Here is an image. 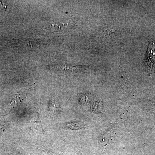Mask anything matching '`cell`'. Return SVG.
Wrapping results in <instances>:
<instances>
[{
    "instance_id": "obj_1",
    "label": "cell",
    "mask_w": 155,
    "mask_h": 155,
    "mask_svg": "<svg viewBox=\"0 0 155 155\" xmlns=\"http://www.w3.org/2000/svg\"><path fill=\"white\" fill-rule=\"evenodd\" d=\"M145 65L149 69H153L155 67V41H151L149 45Z\"/></svg>"
},
{
    "instance_id": "obj_2",
    "label": "cell",
    "mask_w": 155,
    "mask_h": 155,
    "mask_svg": "<svg viewBox=\"0 0 155 155\" xmlns=\"http://www.w3.org/2000/svg\"><path fill=\"white\" fill-rule=\"evenodd\" d=\"M33 127L35 130L41 133H44L41 120L39 118L38 114L36 113L31 119V121Z\"/></svg>"
},
{
    "instance_id": "obj_3",
    "label": "cell",
    "mask_w": 155,
    "mask_h": 155,
    "mask_svg": "<svg viewBox=\"0 0 155 155\" xmlns=\"http://www.w3.org/2000/svg\"><path fill=\"white\" fill-rule=\"evenodd\" d=\"M38 150L41 155H58L51 150L45 147H40Z\"/></svg>"
},
{
    "instance_id": "obj_4",
    "label": "cell",
    "mask_w": 155,
    "mask_h": 155,
    "mask_svg": "<svg viewBox=\"0 0 155 155\" xmlns=\"http://www.w3.org/2000/svg\"><path fill=\"white\" fill-rule=\"evenodd\" d=\"M66 127L69 129H80L83 128L85 126V125L82 123L80 122H69V123L67 124Z\"/></svg>"
},
{
    "instance_id": "obj_5",
    "label": "cell",
    "mask_w": 155,
    "mask_h": 155,
    "mask_svg": "<svg viewBox=\"0 0 155 155\" xmlns=\"http://www.w3.org/2000/svg\"><path fill=\"white\" fill-rule=\"evenodd\" d=\"M76 153L77 155H82V153L80 151L77 150H76Z\"/></svg>"
}]
</instances>
